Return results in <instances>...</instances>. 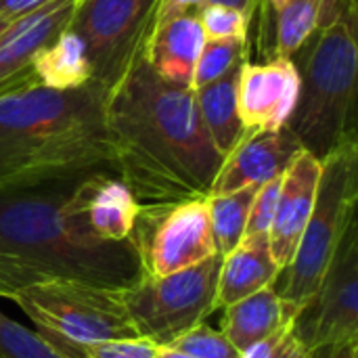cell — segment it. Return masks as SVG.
I'll return each mask as SVG.
<instances>
[{
    "instance_id": "cell-2",
    "label": "cell",
    "mask_w": 358,
    "mask_h": 358,
    "mask_svg": "<svg viewBox=\"0 0 358 358\" xmlns=\"http://www.w3.org/2000/svg\"><path fill=\"white\" fill-rule=\"evenodd\" d=\"M82 174L0 189V298L57 279L126 289L143 277L128 239H94L69 214Z\"/></svg>"
},
{
    "instance_id": "cell-6",
    "label": "cell",
    "mask_w": 358,
    "mask_h": 358,
    "mask_svg": "<svg viewBox=\"0 0 358 358\" xmlns=\"http://www.w3.org/2000/svg\"><path fill=\"white\" fill-rule=\"evenodd\" d=\"M13 302L38 327L36 334L57 350L138 338L120 289L57 279L21 289Z\"/></svg>"
},
{
    "instance_id": "cell-19",
    "label": "cell",
    "mask_w": 358,
    "mask_h": 358,
    "mask_svg": "<svg viewBox=\"0 0 358 358\" xmlns=\"http://www.w3.org/2000/svg\"><path fill=\"white\" fill-rule=\"evenodd\" d=\"M29 76L36 86L50 90H76L92 84V69L84 42L67 27L29 61Z\"/></svg>"
},
{
    "instance_id": "cell-21",
    "label": "cell",
    "mask_w": 358,
    "mask_h": 358,
    "mask_svg": "<svg viewBox=\"0 0 358 358\" xmlns=\"http://www.w3.org/2000/svg\"><path fill=\"white\" fill-rule=\"evenodd\" d=\"M260 187H245L233 193L208 197V212L212 224V237L218 256L231 254L245 235L250 208Z\"/></svg>"
},
{
    "instance_id": "cell-17",
    "label": "cell",
    "mask_w": 358,
    "mask_h": 358,
    "mask_svg": "<svg viewBox=\"0 0 358 358\" xmlns=\"http://www.w3.org/2000/svg\"><path fill=\"white\" fill-rule=\"evenodd\" d=\"M281 277V268L273 260L268 235H250L222 258L218 287H216V310L229 308L231 304L275 285Z\"/></svg>"
},
{
    "instance_id": "cell-31",
    "label": "cell",
    "mask_w": 358,
    "mask_h": 358,
    "mask_svg": "<svg viewBox=\"0 0 358 358\" xmlns=\"http://www.w3.org/2000/svg\"><path fill=\"white\" fill-rule=\"evenodd\" d=\"M48 0H0V19H15L21 17L42 4H46Z\"/></svg>"
},
{
    "instance_id": "cell-15",
    "label": "cell",
    "mask_w": 358,
    "mask_h": 358,
    "mask_svg": "<svg viewBox=\"0 0 358 358\" xmlns=\"http://www.w3.org/2000/svg\"><path fill=\"white\" fill-rule=\"evenodd\" d=\"M321 178V159L300 149L281 176V191L275 218L268 231L273 260L283 271L300 243V237L310 218L317 187Z\"/></svg>"
},
{
    "instance_id": "cell-5",
    "label": "cell",
    "mask_w": 358,
    "mask_h": 358,
    "mask_svg": "<svg viewBox=\"0 0 358 358\" xmlns=\"http://www.w3.org/2000/svg\"><path fill=\"white\" fill-rule=\"evenodd\" d=\"M358 141L350 138L321 159L315 206L292 262L281 271L279 296L298 310L313 298L346 229L357 220Z\"/></svg>"
},
{
    "instance_id": "cell-4",
    "label": "cell",
    "mask_w": 358,
    "mask_h": 358,
    "mask_svg": "<svg viewBox=\"0 0 358 358\" xmlns=\"http://www.w3.org/2000/svg\"><path fill=\"white\" fill-rule=\"evenodd\" d=\"M357 0H327L321 25L292 57L300 99L285 126L317 159L357 138Z\"/></svg>"
},
{
    "instance_id": "cell-25",
    "label": "cell",
    "mask_w": 358,
    "mask_h": 358,
    "mask_svg": "<svg viewBox=\"0 0 358 358\" xmlns=\"http://www.w3.org/2000/svg\"><path fill=\"white\" fill-rule=\"evenodd\" d=\"M206 40H239L248 42L252 17L239 8L224 4H203L195 10Z\"/></svg>"
},
{
    "instance_id": "cell-13",
    "label": "cell",
    "mask_w": 358,
    "mask_h": 358,
    "mask_svg": "<svg viewBox=\"0 0 358 358\" xmlns=\"http://www.w3.org/2000/svg\"><path fill=\"white\" fill-rule=\"evenodd\" d=\"M82 0H48L46 4L10 19L0 34V90L36 86L29 76L34 55L69 27Z\"/></svg>"
},
{
    "instance_id": "cell-7",
    "label": "cell",
    "mask_w": 358,
    "mask_h": 358,
    "mask_svg": "<svg viewBox=\"0 0 358 358\" xmlns=\"http://www.w3.org/2000/svg\"><path fill=\"white\" fill-rule=\"evenodd\" d=\"M222 256L166 277L143 275L120 289V298L138 338L153 346H168L185 331L206 323L216 310V287Z\"/></svg>"
},
{
    "instance_id": "cell-3",
    "label": "cell",
    "mask_w": 358,
    "mask_h": 358,
    "mask_svg": "<svg viewBox=\"0 0 358 358\" xmlns=\"http://www.w3.org/2000/svg\"><path fill=\"white\" fill-rule=\"evenodd\" d=\"M111 168L105 90H0V189Z\"/></svg>"
},
{
    "instance_id": "cell-30",
    "label": "cell",
    "mask_w": 358,
    "mask_h": 358,
    "mask_svg": "<svg viewBox=\"0 0 358 358\" xmlns=\"http://www.w3.org/2000/svg\"><path fill=\"white\" fill-rule=\"evenodd\" d=\"M201 4H203V0H159L149 36H151L153 31H157L162 25H166L168 21H172L174 17H178V15H182V13H189V10H197ZM149 36H147V38H149Z\"/></svg>"
},
{
    "instance_id": "cell-20",
    "label": "cell",
    "mask_w": 358,
    "mask_h": 358,
    "mask_svg": "<svg viewBox=\"0 0 358 358\" xmlns=\"http://www.w3.org/2000/svg\"><path fill=\"white\" fill-rule=\"evenodd\" d=\"M237 73H239V65L233 67L220 80L195 90V101H197V109H199L203 128H206L214 149L222 155V159L248 134L239 120V111H237V94H235Z\"/></svg>"
},
{
    "instance_id": "cell-33",
    "label": "cell",
    "mask_w": 358,
    "mask_h": 358,
    "mask_svg": "<svg viewBox=\"0 0 358 358\" xmlns=\"http://www.w3.org/2000/svg\"><path fill=\"white\" fill-rule=\"evenodd\" d=\"M258 2H260V0H203V4H224V6L239 8V10L248 13L250 17H254V13L258 10ZM203 4H201V6H203Z\"/></svg>"
},
{
    "instance_id": "cell-36",
    "label": "cell",
    "mask_w": 358,
    "mask_h": 358,
    "mask_svg": "<svg viewBox=\"0 0 358 358\" xmlns=\"http://www.w3.org/2000/svg\"><path fill=\"white\" fill-rule=\"evenodd\" d=\"M8 23H10V19H0V34L6 29V25H8Z\"/></svg>"
},
{
    "instance_id": "cell-28",
    "label": "cell",
    "mask_w": 358,
    "mask_h": 358,
    "mask_svg": "<svg viewBox=\"0 0 358 358\" xmlns=\"http://www.w3.org/2000/svg\"><path fill=\"white\" fill-rule=\"evenodd\" d=\"M241 358H310V350L296 336L292 319L283 323L277 331H273L268 338L241 352Z\"/></svg>"
},
{
    "instance_id": "cell-14",
    "label": "cell",
    "mask_w": 358,
    "mask_h": 358,
    "mask_svg": "<svg viewBox=\"0 0 358 358\" xmlns=\"http://www.w3.org/2000/svg\"><path fill=\"white\" fill-rule=\"evenodd\" d=\"M300 149V143L287 126L245 134V138L222 159L208 197L233 193L245 187H262L264 182L281 176Z\"/></svg>"
},
{
    "instance_id": "cell-35",
    "label": "cell",
    "mask_w": 358,
    "mask_h": 358,
    "mask_svg": "<svg viewBox=\"0 0 358 358\" xmlns=\"http://www.w3.org/2000/svg\"><path fill=\"white\" fill-rule=\"evenodd\" d=\"M266 2H268L275 10H281V8L285 6V2H287V0H266Z\"/></svg>"
},
{
    "instance_id": "cell-27",
    "label": "cell",
    "mask_w": 358,
    "mask_h": 358,
    "mask_svg": "<svg viewBox=\"0 0 358 358\" xmlns=\"http://www.w3.org/2000/svg\"><path fill=\"white\" fill-rule=\"evenodd\" d=\"M155 348L151 342L143 338L134 340H109L71 346L67 350H59L67 358H155ZM57 350V348H55Z\"/></svg>"
},
{
    "instance_id": "cell-10",
    "label": "cell",
    "mask_w": 358,
    "mask_h": 358,
    "mask_svg": "<svg viewBox=\"0 0 358 358\" xmlns=\"http://www.w3.org/2000/svg\"><path fill=\"white\" fill-rule=\"evenodd\" d=\"M308 350L358 342V222L346 229L313 298L294 319Z\"/></svg>"
},
{
    "instance_id": "cell-16",
    "label": "cell",
    "mask_w": 358,
    "mask_h": 358,
    "mask_svg": "<svg viewBox=\"0 0 358 358\" xmlns=\"http://www.w3.org/2000/svg\"><path fill=\"white\" fill-rule=\"evenodd\" d=\"M203 44L206 34L201 23L195 10H189L174 17L147 38L145 59L162 80L189 88Z\"/></svg>"
},
{
    "instance_id": "cell-12",
    "label": "cell",
    "mask_w": 358,
    "mask_h": 358,
    "mask_svg": "<svg viewBox=\"0 0 358 358\" xmlns=\"http://www.w3.org/2000/svg\"><path fill=\"white\" fill-rule=\"evenodd\" d=\"M141 203L111 168L84 172L67 201L69 214L94 239L126 241Z\"/></svg>"
},
{
    "instance_id": "cell-9",
    "label": "cell",
    "mask_w": 358,
    "mask_h": 358,
    "mask_svg": "<svg viewBox=\"0 0 358 358\" xmlns=\"http://www.w3.org/2000/svg\"><path fill=\"white\" fill-rule=\"evenodd\" d=\"M159 0H82L69 29L84 42L92 84L105 92L145 52Z\"/></svg>"
},
{
    "instance_id": "cell-22",
    "label": "cell",
    "mask_w": 358,
    "mask_h": 358,
    "mask_svg": "<svg viewBox=\"0 0 358 358\" xmlns=\"http://www.w3.org/2000/svg\"><path fill=\"white\" fill-rule=\"evenodd\" d=\"M327 0H287L277 10V48L279 57L292 59L300 46L315 34L325 15Z\"/></svg>"
},
{
    "instance_id": "cell-23",
    "label": "cell",
    "mask_w": 358,
    "mask_h": 358,
    "mask_svg": "<svg viewBox=\"0 0 358 358\" xmlns=\"http://www.w3.org/2000/svg\"><path fill=\"white\" fill-rule=\"evenodd\" d=\"M248 55L245 42L239 40H206L197 65L193 69L191 78V90H199L222 76H227L233 67L239 65V61Z\"/></svg>"
},
{
    "instance_id": "cell-34",
    "label": "cell",
    "mask_w": 358,
    "mask_h": 358,
    "mask_svg": "<svg viewBox=\"0 0 358 358\" xmlns=\"http://www.w3.org/2000/svg\"><path fill=\"white\" fill-rule=\"evenodd\" d=\"M155 358H193V357H187V355H182V352H178V350H174V348H170V346H157V348H155Z\"/></svg>"
},
{
    "instance_id": "cell-24",
    "label": "cell",
    "mask_w": 358,
    "mask_h": 358,
    "mask_svg": "<svg viewBox=\"0 0 358 358\" xmlns=\"http://www.w3.org/2000/svg\"><path fill=\"white\" fill-rule=\"evenodd\" d=\"M0 358H67L42 336L0 313Z\"/></svg>"
},
{
    "instance_id": "cell-1",
    "label": "cell",
    "mask_w": 358,
    "mask_h": 358,
    "mask_svg": "<svg viewBox=\"0 0 358 358\" xmlns=\"http://www.w3.org/2000/svg\"><path fill=\"white\" fill-rule=\"evenodd\" d=\"M111 170L141 206L208 197L222 164L195 90L162 80L145 52L105 92Z\"/></svg>"
},
{
    "instance_id": "cell-11",
    "label": "cell",
    "mask_w": 358,
    "mask_h": 358,
    "mask_svg": "<svg viewBox=\"0 0 358 358\" xmlns=\"http://www.w3.org/2000/svg\"><path fill=\"white\" fill-rule=\"evenodd\" d=\"M237 111L248 134L279 130L292 117L300 99V73L292 59L273 57L252 63L248 55L237 73Z\"/></svg>"
},
{
    "instance_id": "cell-26",
    "label": "cell",
    "mask_w": 358,
    "mask_h": 358,
    "mask_svg": "<svg viewBox=\"0 0 358 358\" xmlns=\"http://www.w3.org/2000/svg\"><path fill=\"white\" fill-rule=\"evenodd\" d=\"M168 346L193 358H241V352L229 342V338L222 331L212 329L208 323H199L185 331Z\"/></svg>"
},
{
    "instance_id": "cell-18",
    "label": "cell",
    "mask_w": 358,
    "mask_h": 358,
    "mask_svg": "<svg viewBox=\"0 0 358 358\" xmlns=\"http://www.w3.org/2000/svg\"><path fill=\"white\" fill-rule=\"evenodd\" d=\"M298 313L296 306L279 296L275 285H268L224 308L220 331L239 352H245L277 331L283 323L296 319Z\"/></svg>"
},
{
    "instance_id": "cell-29",
    "label": "cell",
    "mask_w": 358,
    "mask_h": 358,
    "mask_svg": "<svg viewBox=\"0 0 358 358\" xmlns=\"http://www.w3.org/2000/svg\"><path fill=\"white\" fill-rule=\"evenodd\" d=\"M283 176V174H281ZM281 176L264 182L250 208V218H248V227H245V235H268L273 218H275V210H277V201H279V191H281Z\"/></svg>"
},
{
    "instance_id": "cell-8",
    "label": "cell",
    "mask_w": 358,
    "mask_h": 358,
    "mask_svg": "<svg viewBox=\"0 0 358 358\" xmlns=\"http://www.w3.org/2000/svg\"><path fill=\"white\" fill-rule=\"evenodd\" d=\"M128 241L143 275L166 277L216 256L208 197L141 206Z\"/></svg>"
},
{
    "instance_id": "cell-32",
    "label": "cell",
    "mask_w": 358,
    "mask_h": 358,
    "mask_svg": "<svg viewBox=\"0 0 358 358\" xmlns=\"http://www.w3.org/2000/svg\"><path fill=\"white\" fill-rule=\"evenodd\" d=\"M310 358H358V342L331 344L310 350Z\"/></svg>"
}]
</instances>
